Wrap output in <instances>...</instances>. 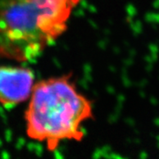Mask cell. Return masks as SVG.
Masks as SVG:
<instances>
[{"mask_svg": "<svg viewBox=\"0 0 159 159\" xmlns=\"http://www.w3.org/2000/svg\"><path fill=\"white\" fill-rule=\"evenodd\" d=\"M34 85L32 70L22 66H0V104L13 108L29 99Z\"/></svg>", "mask_w": 159, "mask_h": 159, "instance_id": "3957f363", "label": "cell"}, {"mask_svg": "<svg viewBox=\"0 0 159 159\" xmlns=\"http://www.w3.org/2000/svg\"><path fill=\"white\" fill-rule=\"evenodd\" d=\"M80 0H0V57L31 61L67 29Z\"/></svg>", "mask_w": 159, "mask_h": 159, "instance_id": "6da1fadb", "label": "cell"}, {"mask_svg": "<svg viewBox=\"0 0 159 159\" xmlns=\"http://www.w3.org/2000/svg\"><path fill=\"white\" fill-rule=\"evenodd\" d=\"M92 102L70 80L69 75L35 83L24 114L29 139L55 151L63 142H81L83 124L93 119Z\"/></svg>", "mask_w": 159, "mask_h": 159, "instance_id": "7a4b0ae2", "label": "cell"}]
</instances>
